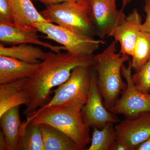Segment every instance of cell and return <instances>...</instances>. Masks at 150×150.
Returning <instances> with one entry per match:
<instances>
[{"label": "cell", "mask_w": 150, "mask_h": 150, "mask_svg": "<svg viewBox=\"0 0 150 150\" xmlns=\"http://www.w3.org/2000/svg\"><path fill=\"white\" fill-rule=\"evenodd\" d=\"M116 140L127 145L130 150L137 147L150 137V112L126 118L115 126Z\"/></svg>", "instance_id": "cell-10"}, {"label": "cell", "mask_w": 150, "mask_h": 150, "mask_svg": "<svg viewBox=\"0 0 150 150\" xmlns=\"http://www.w3.org/2000/svg\"><path fill=\"white\" fill-rule=\"evenodd\" d=\"M144 11L146 16L144 22L141 25L140 30L150 34V0H145Z\"/></svg>", "instance_id": "cell-24"}, {"label": "cell", "mask_w": 150, "mask_h": 150, "mask_svg": "<svg viewBox=\"0 0 150 150\" xmlns=\"http://www.w3.org/2000/svg\"><path fill=\"white\" fill-rule=\"evenodd\" d=\"M131 0H122V9H124L126 7V6L129 4L131 1Z\"/></svg>", "instance_id": "cell-29"}, {"label": "cell", "mask_w": 150, "mask_h": 150, "mask_svg": "<svg viewBox=\"0 0 150 150\" xmlns=\"http://www.w3.org/2000/svg\"><path fill=\"white\" fill-rule=\"evenodd\" d=\"M93 56L78 57L69 52L47 53L46 58L39 65L25 85L29 94L30 101L23 111L29 116L50 101L52 88L67 81L72 71L78 66L93 67Z\"/></svg>", "instance_id": "cell-1"}, {"label": "cell", "mask_w": 150, "mask_h": 150, "mask_svg": "<svg viewBox=\"0 0 150 150\" xmlns=\"http://www.w3.org/2000/svg\"><path fill=\"white\" fill-rule=\"evenodd\" d=\"M131 79L140 91L150 93V59L139 70L132 74Z\"/></svg>", "instance_id": "cell-22"}, {"label": "cell", "mask_w": 150, "mask_h": 150, "mask_svg": "<svg viewBox=\"0 0 150 150\" xmlns=\"http://www.w3.org/2000/svg\"><path fill=\"white\" fill-rule=\"evenodd\" d=\"M44 150H80L66 134L50 125L40 124Z\"/></svg>", "instance_id": "cell-18"}, {"label": "cell", "mask_w": 150, "mask_h": 150, "mask_svg": "<svg viewBox=\"0 0 150 150\" xmlns=\"http://www.w3.org/2000/svg\"><path fill=\"white\" fill-rule=\"evenodd\" d=\"M20 106L12 108L0 116L1 129L5 136L8 150H17L22 125Z\"/></svg>", "instance_id": "cell-17"}, {"label": "cell", "mask_w": 150, "mask_h": 150, "mask_svg": "<svg viewBox=\"0 0 150 150\" xmlns=\"http://www.w3.org/2000/svg\"><path fill=\"white\" fill-rule=\"evenodd\" d=\"M114 123H108L102 129L94 127L92 134L91 144L87 150H110L116 140Z\"/></svg>", "instance_id": "cell-21"}, {"label": "cell", "mask_w": 150, "mask_h": 150, "mask_svg": "<svg viewBox=\"0 0 150 150\" xmlns=\"http://www.w3.org/2000/svg\"><path fill=\"white\" fill-rule=\"evenodd\" d=\"M110 150H130L127 145L116 140L112 144Z\"/></svg>", "instance_id": "cell-26"}, {"label": "cell", "mask_w": 150, "mask_h": 150, "mask_svg": "<svg viewBox=\"0 0 150 150\" xmlns=\"http://www.w3.org/2000/svg\"><path fill=\"white\" fill-rule=\"evenodd\" d=\"M136 150H150V137L147 140L138 146Z\"/></svg>", "instance_id": "cell-28"}, {"label": "cell", "mask_w": 150, "mask_h": 150, "mask_svg": "<svg viewBox=\"0 0 150 150\" xmlns=\"http://www.w3.org/2000/svg\"><path fill=\"white\" fill-rule=\"evenodd\" d=\"M8 1L12 11L13 23L16 27L22 29H34L33 25L36 23L48 22L37 11L31 0Z\"/></svg>", "instance_id": "cell-15"}, {"label": "cell", "mask_w": 150, "mask_h": 150, "mask_svg": "<svg viewBox=\"0 0 150 150\" xmlns=\"http://www.w3.org/2000/svg\"><path fill=\"white\" fill-rule=\"evenodd\" d=\"M33 26L38 32L46 35L43 38L59 43L67 52L78 57L93 56L94 52L105 43L103 40L79 34L49 22L36 23Z\"/></svg>", "instance_id": "cell-6"}, {"label": "cell", "mask_w": 150, "mask_h": 150, "mask_svg": "<svg viewBox=\"0 0 150 150\" xmlns=\"http://www.w3.org/2000/svg\"><path fill=\"white\" fill-rule=\"evenodd\" d=\"M142 24V16L134 8L114 28L109 37L114 38L120 43V54L132 56Z\"/></svg>", "instance_id": "cell-12"}, {"label": "cell", "mask_w": 150, "mask_h": 150, "mask_svg": "<svg viewBox=\"0 0 150 150\" xmlns=\"http://www.w3.org/2000/svg\"><path fill=\"white\" fill-rule=\"evenodd\" d=\"M83 120L89 127L101 129L108 123H119V118L106 108L97 83V75L93 67L91 83L86 102L81 110Z\"/></svg>", "instance_id": "cell-8"}, {"label": "cell", "mask_w": 150, "mask_h": 150, "mask_svg": "<svg viewBox=\"0 0 150 150\" xmlns=\"http://www.w3.org/2000/svg\"><path fill=\"white\" fill-rule=\"evenodd\" d=\"M0 21L13 23L12 11L8 0H0Z\"/></svg>", "instance_id": "cell-23"}, {"label": "cell", "mask_w": 150, "mask_h": 150, "mask_svg": "<svg viewBox=\"0 0 150 150\" xmlns=\"http://www.w3.org/2000/svg\"><path fill=\"white\" fill-rule=\"evenodd\" d=\"M8 150V143L2 131L0 132V150Z\"/></svg>", "instance_id": "cell-27"}, {"label": "cell", "mask_w": 150, "mask_h": 150, "mask_svg": "<svg viewBox=\"0 0 150 150\" xmlns=\"http://www.w3.org/2000/svg\"><path fill=\"white\" fill-rule=\"evenodd\" d=\"M28 79L0 85V116L12 108L29 104L30 96L25 87Z\"/></svg>", "instance_id": "cell-13"}, {"label": "cell", "mask_w": 150, "mask_h": 150, "mask_svg": "<svg viewBox=\"0 0 150 150\" xmlns=\"http://www.w3.org/2000/svg\"><path fill=\"white\" fill-rule=\"evenodd\" d=\"M47 53L39 47L28 43L11 46L0 44V56H8L30 64H38L46 58Z\"/></svg>", "instance_id": "cell-16"}, {"label": "cell", "mask_w": 150, "mask_h": 150, "mask_svg": "<svg viewBox=\"0 0 150 150\" xmlns=\"http://www.w3.org/2000/svg\"><path fill=\"white\" fill-rule=\"evenodd\" d=\"M91 68L78 66L74 68L69 79L54 90V96L50 101L36 110L64 106L82 108L89 91Z\"/></svg>", "instance_id": "cell-5"}, {"label": "cell", "mask_w": 150, "mask_h": 150, "mask_svg": "<svg viewBox=\"0 0 150 150\" xmlns=\"http://www.w3.org/2000/svg\"><path fill=\"white\" fill-rule=\"evenodd\" d=\"M132 70L130 61L128 67L124 65L122 67L121 73L126 80V88L109 110L114 114L123 115L126 118L150 112V93L143 92L135 87L131 79Z\"/></svg>", "instance_id": "cell-7"}, {"label": "cell", "mask_w": 150, "mask_h": 150, "mask_svg": "<svg viewBox=\"0 0 150 150\" xmlns=\"http://www.w3.org/2000/svg\"><path fill=\"white\" fill-rule=\"evenodd\" d=\"M91 15L97 36L109 37L110 33L125 18L123 9L118 10L116 0H89Z\"/></svg>", "instance_id": "cell-9"}, {"label": "cell", "mask_w": 150, "mask_h": 150, "mask_svg": "<svg viewBox=\"0 0 150 150\" xmlns=\"http://www.w3.org/2000/svg\"><path fill=\"white\" fill-rule=\"evenodd\" d=\"M40 64H28L8 56H0V85L29 78L36 71Z\"/></svg>", "instance_id": "cell-14"}, {"label": "cell", "mask_w": 150, "mask_h": 150, "mask_svg": "<svg viewBox=\"0 0 150 150\" xmlns=\"http://www.w3.org/2000/svg\"><path fill=\"white\" fill-rule=\"evenodd\" d=\"M116 43L114 40L101 53L93 57V68L97 75L98 86L108 110L127 86L122 79L121 71L124 63L129 61V56L116 53Z\"/></svg>", "instance_id": "cell-3"}, {"label": "cell", "mask_w": 150, "mask_h": 150, "mask_svg": "<svg viewBox=\"0 0 150 150\" xmlns=\"http://www.w3.org/2000/svg\"><path fill=\"white\" fill-rule=\"evenodd\" d=\"M35 28L30 29L19 28L11 23L0 21V42L4 46H13L21 43L35 44L48 48L56 53L66 51L62 46H56L42 41L37 34Z\"/></svg>", "instance_id": "cell-11"}, {"label": "cell", "mask_w": 150, "mask_h": 150, "mask_svg": "<svg viewBox=\"0 0 150 150\" xmlns=\"http://www.w3.org/2000/svg\"><path fill=\"white\" fill-rule=\"evenodd\" d=\"M34 1L39 2L46 6L59 4V3L65 2L76 1L80 0H31Z\"/></svg>", "instance_id": "cell-25"}, {"label": "cell", "mask_w": 150, "mask_h": 150, "mask_svg": "<svg viewBox=\"0 0 150 150\" xmlns=\"http://www.w3.org/2000/svg\"><path fill=\"white\" fill-rule=\"evenodd\" d=\"M82 108L76 106H64L36 110L27 116L22 123L20 135L28 123L46 124L53 126L69 137L80 150L86 149L91 142L90 127L84 122L81 114Z\"/></svg>", "instance_id": "cell-2"}, {"label": "cell", "mask_w": 150, "mask_h": 150, "mask_svg": "<svg viewBox=\"0 0 150 150\" xmlns=\"http://www.w3.org/2000/svg\"><path fill=\"white\" fill-rule=\"evenodd\" d=\"M40 13L51 23L81 35L93 37L97 35L91 15L89 0L65 2L46 6Z\"/></svg>", "instance_id": "cell-4"}, {"label": "cell", "mask_w": 150, "mask_h": 150, "mask_svg": "<svg viewBox=\"0 0 150 150\" xmlns=\"http://www.w3.org/2000/svg\"><path fill=\"white\" fill-rule=\"evenodd\" d=\"M130 61L132 69H140L150 59V34L140 31Z\"/></svg>", "instance_id": "cell-20"}, {"label": "cell", "mask_w": 150, "mask_h": 150, "mask_svg": "<svg viewBox=\"0 0 150 150\" xmlns=\"http://www.w3.org/2000/svg\"><path fill=\"white\" fill-rule=\"evenodd\" d=\"M17 150H44L40 124L30 121L21 134Z\"/></svg>", "instance_id": "cell-19"}]
</instances>
